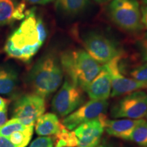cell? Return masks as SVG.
<instances>
[{
  "mask_svg": "<svg viewBox=\"0 0 147 147\" xmlns=\"http://www.w3.org/2000/svg\"><path fill=\"white\" fill-rule=\"evenodd\" d=\"M35 125L36 134L41 136H56L63 127V125L59 120L57 115L50 113L40 116Z\"/></svg>",
  "mask_w": 147,
  "mask_h": 147,
  "instance_id": "14",
  "label": "cell"
},
{
  "mask_svg": "<svg viewBox=\"0 0 147 147\" xmlns=\"http://www.w3.org/2000/svg\"><path fill=\"white\" fill-rule=\"evenodd\" d=\"M7 105H8V101L2 98L1 97H0V106L5 108L7 107Z\"/></svg>",
  "mask_w": 147,
  "mask_h": 147,
  "instance_id": "31",
  "label": "cell"
},
{
  "mask_svg": "<svg viewBox=\"0 0 147 147\" xmlns=\"http://www.w3.org/2000/svg\"><path fill=\"white\" fill-rule=\"evenodd\" d=\"M122 147H127V146H122Z\"/></svg>",
  "mask_w": 147,
  "mask_h": 147,
  "instance_id": "35",
  "label": "cell"
},
{
  "mask_svg": "<svg viewBox=\"0 0 147 147\" xmlns=\"http://www.w3.org/2000/svg\"><path fill=\"white\" fill-rule=\"evenodd\" d=\"M94 1H96V2H97V3H102L107 2V1H109V0H94Z\"/></svg>",
  "mask_w": 147,
  "mask_h": 147,
  "instance_id": "32",
  "label": "cell"
},
{
  "mask_svg": "<svg viewBox=\"0 0 147 147\" xmlns=\"http://www.w3.org/2000/svg\"><path fill=\"white\" fill-rule=\"evenodd\" d=\"M111 89L110 75L102 65L100 72L88 84L84 91L91 100H107L111 94Z\"/></svg>",
  "mask_w": 147,
  "mask_h": 147,
  "instance_id": "12",
  "label": "cell"
},
{
  "mask_svg": "<svg viewBox=\"0 0 147 147\" xmlns=\"http://www.w3.org/2000/svg\"><path fill=\"white\" fill-rule=\"evenodd\" d=\"M55 147H69V146H66L65 142L62 140H57V144L55 145Z\"/></svg>",
  "mask_w": 147,
  "mask_h": 147,
  "instance_id": "30",
  "label": "cell"
},
{
  "mask_svg": "<svg viewBox=\"0 0 147 147\" xmlns=\"http://www.w3.org/2000/svg\"><path fill=\"white\" fill-rule=\"evenodd\" d=\"M18 74L13 66L4 64L0 65V94L9 95L17 88Z\"/></svg>",
  "mask_w": 147,
  "mask_h": 147,
  "instance_id": "15",
  "label": "cell"
},
{
  "mask_svg": "<svg viewBox=\"0 0 147 147\" xmlns=\"http://www.w3.org/2000/svg\"><path fill=\"white\" fill-rule=\"evenodd\" d=\"M96 147H115L113 143H111L110 141L106 140H104L102 142H101L100 144Z\"/></svg>",
  "mask_w": 147,
  "mask_h": 147,
  "instance_id": "29",
  "label": "cell"
},
{
  "mask_svg": "<svg viewBox=\"0 0 147 147\" xmlns=\"http://www.w3.org/2000/svg\"><path fill=\"white\" fill-rule=\"evenodd\" d=\"M55 138L52 137H39L35 139L29 147H54Z\"/></svg>",
  "mask_w": 147,
  "mask_h": 147,
  "instance_id": "22",
  "label": "cell"
},
{
  "mask_svg": "<svg viewBox=\"0 0 147 147\" xmlns=\"http://www.w3.org/2000/svg\"><path fill=\"white\" fill-rule=\"evenodd\" d=\"M108 105L106 100L88 101L73 113L66 116L62 121V124L67 129L72 131L80 125L88 121L95 119H106Z\"/></svg>",
  "mask_w": 147,
  "mask_h": 147,
  "instance_id": "9",
  "label": "cell"
},
{
  "mask_svg": "<svg viewBox=\"0 0 147 147\" xmlns=\"http://www.w3.org/2000/svg\"><path fill=\"white\" fill-rule=\"evenodd\" d=\"M121 55L115 57L103 65L110 74L111 78V97L121 96L134 91L147 89V82L127 78L122 74L119 67Z\"/></svg>",
  "mask_w": 147,
  "mask_h": 147,
  "instance_id": "10",
  "label": "cell"
},
{
  "mask_svg": "<svg viewBox=\"0 0 147 147\" xmlns=\"http://www.w3.org/2000/svg\"><path fill=\"white\" fill-rule=\"evenodd\" d=\"M83 91L66 77L52 100V109L55 115L65 117L82 106L86 100Z\"/></svg>",
  "mask_w": 147,
  "mask_h": 147,
  "instance_id": "5",
  "label": "cell"
},
{
  "mask_svg": "<svg viewBox=\"0 0 147 147\" xmlns=\"http://www.w3.org/2000/svg\"><path fill=\"white\" fill-rule=\"evenodd\" d=\"M5 108H7V107H5ZM5 108L3 107V106H0V111H1V110H3V109H4V108Z\"/></svg>",
  "mask_w": 147,
  "mask_h": 147,
  "instance_id": "34",
  "label": "cell"
},
{
  "mask_svg": "<svg viewBox=\"0 0 147 147\" xmlns=\"http://www.w3.org/2000/svg\"><path fill=\"white\" fill-rule=\"evenodd\" d=\"M142 1V3H144L145 5H147V0H141Z\"/></svg>",
  "mask_w": 147,
  "mask_h": 147,
  "instance_id": "33",
  "label": "cell"
},
{
  "mask_svg": "<svg viewBox=\"0 0 147 147\" xmlns=\"http://www.w3.org/2000/svg\"><path fill=\"white\" fill-rule=\"evenodd\" d=\"M137 46L142 61L147 63V34L143 35L138 40Z\"/></svg>",
  "mask_w": 147,
  "mask_h": 147,
  "instance_id": "23",
  "label": "cell"
},
{
  "mask_svg": "<svg viewBox=\"0 0 147 147\" xmlns=\"http://www.w3.org/2000/svg\"><path fill=\"white\" fill-rule=\"evenodd\" d=\"M25 1L29 3H31V4L45 5L53 1V0H25Z\"/></svg>",
  "mask_w": 147,
  "mask_h": 147,
  "instance_id": "28",
  "label": "cell"
},
{
  "mask_svg": "<svg viewBox=\"0 0 147 147\" xmlns=\"http://www.w3.org/2000/svg\"><path fill=\"white\" fill-rule=\"evenodd\" d=\"M63 74L59 57L49 52L42 55L31 69L27 83L34 93L46 98L59 88Z\"/></svg>",
  "mask_w": 147,
  "mask_h": 147,
  "instance_id": "2",
  "label": "cell"
},
{
  "mask_svg": "<svg viewBox=\"0 0 147 147\" xmlns=\"http://www.w3.org/2000/svg\"><path fill=\"white\" fill-rule=\"evenodd\" d=\"M129 140L139 147H147V121L144 120L136 127Z\"/></svg>",
  "mask_w": 147,
  "mask_h": 147,
  "instance_id": "19",
  "label": "cell"
},
{
  "mask_svg": "<svg viewBox=\"0 0 147 147\" xmlns=\"http://www.w3.org/2000/svg\"><path fill=\"white\" fill-rule=\"evenodd\" d=\"M129 76L134 80L142 82H147V63L144 62L134 67L129 71Z\"/></svg>",
  "mask_w": 147,
  "mask_h": 147,
  "instance_id": "21",
  "label": "cell"
},
{
  "mask_svg": "<svg viewBox=\"0 0 147 147\" xmlns=\"http://www.w3.org/2000/svg\"><path fill=\"white\" fill-rule=\"evenodd\" d=\"M110 113L115 119H143L147 114V93L142 90L128 93L114 103Z\"/></svg>",
  "mask_w": 147,
  "mask_h": 147,
  "instance_id": "6",
  "label": "cell"
},
{
  "mask_svg": "<svg viewBox=\"0 0 147 147\" xmlns=\"http://www.w3.org/2000/svg\"><path fill=\"white\" fill-rule=\"evenodd\" d=\"M89 5V0H57L55 9L64 16H74L82 13Z\"/></svg>",
  "mask_w": 147,
  "mask_h": 147,
  "instance_id": "16",
  "label": "cell"
},
{
  "mask_svg": "<svg viewBox=\"0 0 147 147\" xmlns=\"http://www.w3.org/2000/svg\"><path fill=\"white\" fill-rule=\"evenodd\" d=\"M0 147H16L8 138L0 136Z\"/></svg>",
  "mask_w": 147,
  "mask_h": 147,
  "instance_id": "26",
  "label": "cell"
},
{
  "mask_svg": "<svg viewBox=\"0 0 147 147\" xmlns=\"http://www.w3.org/2000/svg\"><path fill=\"white\" fill-rule=\"evenodd\" d=\"M108 10L112 21L123 30L137 32L143 28L137 0H112Z\"/></svg>",
  "mask_w": 147,
  "mask_h": 147,
  "instance_id": "4",
  "label": "cell"
},
{
  "mask_svg": "<svg viewBox=\"0 0 147 147\" xmlns=\"http://www.w3.org/2000/svg\"><path fill=\"white\" fill-rule=\"evenodd\" d=\"M46 110L44 97L36 94L23 95L14 102L12 118L21 121L26 126H34L36 121Z\"/></svg>",
  "mask_w": 147,
  "mask_h": 147,
  "instance_id": "8",
  "label": "cell"
},
{
  "mask_svg": "<svg viewBox=\"0 0 147 147\" xmlns=\"http://www.w3.org/2000/svg\"><path fill=\"white\" fill-rule=\"evenodd\" d=\"M83 45L88 54L99 63L105 64L121 55V49L115 42L95 32L84 35Z\"/></svg>",
  "mask_w": 147,
  "mask_h": 147,
  "instance_id": "7",
  "label": "cell"
},
{
  "mask_svg": "<svg viewBox=\"0 0 147 147\" xmlns=\"http://www.w3.org/2000/svg\"><path fill=\"white\" fill-rule=\"evenodd\" d=\"M27 127L18 119L12 118L0 127V136L8 138L14 132L25 129Z\"/></svg>",
  "mask_w": 147,
  "mask_h": 147,
  "instance_id": "20",
  "label": "cell"
},
{
  "mask_svg": "<svg viewBox=\"0 0 147 147\" xmlns=\"http://www.w3.org/2000/svg\"><path fill=\"white\" fill-rule=\"evenodd\" d=\"M25 8H26V4L25 1H22L19 3L16 7L15 11L14 12L13 18L14 21H20V20L23 19L25 16Z\"/></svg>",
  "mask_w": 147,
  "mask_h": 147,
  "instance_id": "24",
  "label": "cell"
},
{
  "mask_svg": "<svg viewBox=\"0 0 147 147\" xmlns=\"http://www.w3.org/2000/svg\"><path fill=\"white\" fill-rule=\"evenodd\" d=\"M18 4L17 0H0V25L13 23V15Z\"/></svg>",
  "mask_w": 147,
  "mask_h": 147,
  "instance_id": "17",
  "label": "cell"
},
{
  "mask_svg": "<svg viewBox=\"0 0 147 147\" xmlns=\"http://www.w3.org/2000/svg\"><path fill=\"white\" fill-rule=\"evenodd\" d=\"M8 119V109L7 108L0 111V127L2 126L6 122Z\"/></svg>",
  "mask_w": 147,
  "mask_h": 147,
  "instance_id": "27",
  "label": "cell"
},
{
  "mask_svg": "<svg viewBox=\"0 0 147 147\" xmlns=\"http://www.w3.org/2000/svg\"><path fill=\"white\" fill-rule=\"evenodd\" d=\"M141 11V22L142 26L147 29V5H143L140 8Z\"/></svg>",
  "mask_w": 147,
  "mask_h": 147,
  "instance_id": "25",
  "label": "cell"
},
{
  "mask_svg": "<svg viewBox=\"0 0 147 147\" xmlns=\"http://www.w3.org/2000/svg\"><path fill=\"white\" fill-rule=\"evenodd\" d=\"M34 126H28L25 129L14 132L8 139L16 147H26L32 138Z\"/></svg>",
  "mask_w": 147,
  "mask_h": 147,
  "instance_id": "18",
  "label": "cell"
},
{
  "mask_svg": "<svg viewBox=\"0 0 147 147\" xmlns=\"http://www.w3.org/2000/svg\"><path fill=\"white\" fill-rule=\"evenodd\" d=\"M59 59L66 77L83 90L102 69L100 63L81 49L64 51Z\"/></svg>",
  "mask_w": 147,
  "mask_h": 147,
  "instance_id": "3",
  "label": "cell"
},
{
  "mask_svg": "<svg viewBox=\"0 0 147 147\" xmlns=\"http://www.w3.org/2000/svg\"><path fill=\"white\" fill-rule=\"evenodd\" d=\"M25 19L11 34L4 46V51L11 58L28 62L38 53L47 39V29L34 8L25 11Z\"/></svg>",
  "mask_w": 147,
  "mask_h": 147,
  "instance_id": "1",
  "label": "cell"
},
{
  "mask_svg": "<svg viewBox=\"0 0 147 147\" xmlns=\"http://www.w3.org/2000/svg\"><path fill=\"white\" fill-rule=\"evenodd\" d=\"M106 119L88 121L74 129V132L78 142L76 147H96L100 144Z\"/></svg>",
  "mask_w": 147,
  "mask_h": 147,
  "instance_id": "11",
  "label": "cell"
},
{
  "mask_svg": "<svg viewBox=\"0 0 147 147\" xmlns=\"http://www.w3.org/2000/svg\"><path fill=\"white\" fill-rule=\"evenodd\" d=\"M146 117H147V114H146Z\"/></svg>",
  "mask_w": 147,
  "mask_h": 147,
  "instance_id": "36",
  "label": "cell"
},
{
  "mask_svg": "<svg viewBox=\"0 0 147 147\" xmlns=\"http://www.w3.org/2000/svg\"><path fill=\"white\" fill-rule=\"evenodd\" d=\"M144 120L143 119H121L115 120H109L107 119L105 122L104 130L111 136L129 140L136 127Z\"/></svg>",
  "mask_w": 147,
  "mask_h": 147,
  "instance_id": "13",
  "label": "cell"
}]
</instances>
